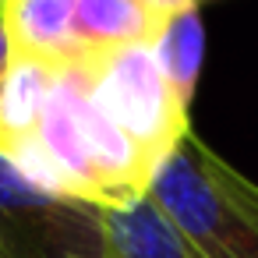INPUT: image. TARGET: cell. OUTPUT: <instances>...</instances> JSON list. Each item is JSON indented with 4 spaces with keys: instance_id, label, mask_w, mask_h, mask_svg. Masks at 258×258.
Instances as JSON below:
<instances>
[{
    "instance_id": "6da1fadb",
    "label": "cell",
    "mask_w": 258,
    "mask_h": 258,
    "mask_svg": "<svg viewBox=\"0 0 258 258\" xmlns=\"http://www.w3.org/2000/svg\"><path fill=\"white\" fill-rule=\"evenodd\" d=\"M4 159L29 184L99 209L135 205L152 184V166L99 106L89 60L57 68L39 131Z\"/></svg>"
},
{
    "instance_id": "7a4b0ae2",
    "label": "cell",
    "mask_w": 258,
    "mask_h": 258,
    "mask_svg": "<svg viewBox=\"0 0 258 258\" xmlns=\"http://www.w3.org/2000/svg\"><path fill=\"white\" fill-rule=\"evenodd\" d=\"M149 198L202 258H258V184L195 135L163 159Z\"/></svg>"
},
{
    "instance_id": "3957f363",
    "label": "cell",
    "mask_w": 258,
    "mask_h": 258,
    "mask_svg": "<svg viewBox=\"0 0 258 258\" xmlns=\"http://www.w3.org/2000/svg\"><path fill=\"white\" fill-rule=\"evenodd\" d=\"M89 64H92L99 106L131 138V145L142 152V159L152 166V177H156L163 159L191 131H187V110L173 99L152 43L120 46Z\"/></svg>"
},
{
    "instance_id": "277c9868",
    "label": "cell",
    "mask_w": 258,
    "mask_h": 258,
    "mask_svg": "<svg viewBox=\"0 0 258 258\" xmlns=\"http://www.w3.org/2000/svg\"><path fill=\"white\" fill-rule=\"evenodd\" d=\"M0 247L8 258H106V209L43 191L0 156Z\"/></svg>"
},
{
    "instance_id": "5b68a950",
    "label": "cell",
    "mask_w": 258,
    "mask_h": 258,
    "mask_svg": "<svg viewBox=\"0 0 258 258\" xmlns=\"http://www.w3.org/2000/svg\"><path fill=\"white\" fill-rule=\"evenodd\" d=\"M75 4L78 0H4L0 15H4L15 57L50 68L78 60Z\"/></svg>"
},
{
    "instance_id": "8992f818",
    "label": "cell",
    "mask_w": 258,
    "mask_h": 258,
    "mask_svg": "<svg viewBox=\"0 0 258 258\" xmlns=\"http://www.w3.org/2000/svg\"><path fill=\"white\" fill-rule=\"evenodd\" d=\"M163 22L142 0H78L75 4V50L78 60L106 57L120 46L152 43Z\"/></svg>"
},
{
    "instance_id": "52a82bcc",
    "label": "cell",
    "mask_w": 258,
    "mask_h": 258,
    "mask_svg": "<svg viewBox=\"0 0 258 258\" xmlns=\"http://www.w3.org/2000/svg\"><path fill=\"white\" fill-rule=\"evenodd\" d=\"M106 258H202L145 195L135 205L106 209Z\"/></svg>"
},
{
    "instance_id": "ba28073f",
    "label": "cell",
    "mask_w": 258,
    "mask_h": 258,
    "mask_svg": "<svg viewBox=\"0 0 258 258\" xmlns=\"http://www.w3.org/2000/svg\"><path fill=\"white\" fill-rule=\"evenodd\" d=\"M53 75L57 68L50 64L22 60V57L11 60L4 85H0V156L15 152L39 131L53 89Z\"/></svg>"
},
{
    "instance_id": "9c48e42d",
    "label": "cell",
    "mask_w": 258,
    "mask_h": 258,
    "mask_svg": "<svg viewBox=\"0 0 258 258\" xmlns=\"http://www.w3.org/2000/svg\"><path fill=\"white\" fill-rule=\"evenodd\" d=\"M159 71L173 92V99L191 113V99L198 89V75H202V57H205V29H202V15L198 8L177 11L163 22L159 36L152 39Z\"/></svg>"
},
{
    "instance_id": "30bf717a",
    "label": "cell",
    "mask_w": 258,
    "mask_h": 258,
    "mask_svg": "<svg viewBox=\"0 0 258 258\" xmlns=\"http://www.w3.org/2000/svg\"><path fill=\"white\" fill-rule=\"evenodd\" d=\"M142 4L159 18V22H166L170 15H177V11H187V8H198V0H142Z\"/></svg>"
},
{
    "instance_id": "8fae6325",
    "label": "cell",
    "mask_w": 258,
    "mask_h": 258,
    "mask_svg": "<svg viewBox=\"0 0 258 258\" xmlns=\"http://www.w3.org/2000/svg\"><path fill=\"white\" fill-rule=\"evenodd\" d=\"M15 60V50H11V36H8V25H4V15H0V85H4V75Z\"/></svg>"
},
{
    "instance_id": "7c38bea8",
    "label": "cell",
    "mask_w": 258,
    "mask_h": 258,
    "mask_svg": "<svg viewBox=\"0 0 258 258\" xmlns=\"http://www.w3.org/2000/svg\"><path fill=\"white\" fill-rule=\"evenodd\" d=\"M0 258H8V254H4V247H0Z\"/></svg>"
},
{
    "instance_id": "4fadbf2b",
    "label": "cell",
    "mask_w": 258,
    "mask_h": 258,
    "mask_svg": "<svg viewBox=\"0 0 258 258\" xmlns=\"http://www.w3.org/2000/svg\"><path fill=\"white\" fill-rule=\"evenodd\" d=\"M0 4H4V0H0Z\"/></svg>"
}]
</instances>
